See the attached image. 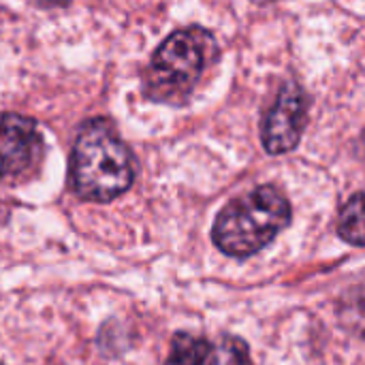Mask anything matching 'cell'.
Here are the masks:
<instances>
[{
  "mask_svg": "<svg viewBox=\"0 0 365 365\" xmlns=\"http://www.w3.org/2000/svg\"><path fill=\"white\" fill-rule=\"evenodd\" d=\"M135 180V160L126 143L105 120L88 122L75 141L71 158L73 190L88 201H111Z\"/></svg>",
  "mask_w": 365,
  "mask_h": 365,
  "instance_id": "obj_1",
  "label": "cell"
},
{
  "mask_svg": "<svg viewBox=\"0 0 365 365\" xmlns=\"http://www.w3.org/2000/svg\"><path fill=\"white\" fill-rule=\"evenodd\" d=\"M291 222V203L274 186H259L233 199L216 218L214 244L229 257H250Z\"/></svg>",
  "mask_w": 365,
  "mask_h": 365,
  "instance_id": "obj_2",
  "label": "cell"
},
{
  "mask_svg": "<svg viewBox=\"0 0 365 365\" xmlns=\"http://www.w3.org/2000/svg\"><path fill=\"white\" fill-rule=\"evenodd\" d=\"M216 56V41L203 28L173 32L154 53L145 73V94L163 103H182Z\"/></svg>",
  "mask_w": 365,
  "mask_h": 365,
  "instance_id": "obj_3",
  "label": "cell"
},
{
  "mask_svg": "<svg viewBox=\"0 0 365 365\" xmlns=\"http://www.w3.org/2000/svg\"><path fill=\"white\" fill-rule=\"evenodd\" d=\"M308 115V96L295 83H287L263 122V145L269 154L291 152L304 133Z\"/></svg>",
  "mask_w": 365,
  "mask_h": 365,
  "instance_id": "obj_4",
  "label": "cell"
},
{
  "mask_svg": "<svg viewBox=\"0 0 365 365\" xmlns=\"http://www.w3.org/2000/svg\"><path fill=\"white\" fill-rule=\"evenodd\" d=\"M41 135L34 120L19 113L0 115V180L24 175L41 154Z\"/></svg>",
  "mask_w": 365,
  "mask_h": 365,
  "instance_id": "obj_5",
  "label": "cell"
},
{
  "mask_svg": "<svg viewBox=\"0 0 365 365\" xmlns=\"http://www.w3.org/2000/svg\"><path fill=\"white\" fill-rule=\"evenodd\" d=\"M210 342L190 334H175L171 340V353L165 365H203L210 357Z\"/></svg>",
  "mask_w": 365,
  "mask_h": 365,
  "instance_id": "obj_6",
  "label": "cell"
},
{
  "mask_svg": "<svg viewBox=\"0 0 365 365\" xmlns=\"http://www.w3.org/2000/svg\"><path fill=\"white\" fill-rule=\"evenodd\" d=\"M364 197L357 192L342 210L338 220V231L342 240H346L353 246H364Z\"/></svg>",
  "mask_w": 365,
  "mask_h": 365,
  "instance_id": "obj_7",
  "label": "cell"
},
{
  "mask_svg": "<svg viewBox=\"0 0 365 365\" xmlns=\"http://www.w3.org/2000/svg\"><path fill=\"white\" fill-rule=\"evenodd\" d=\"M210 364L207 365H252L248 346L240 338H222L214 351H210Z\"/></svg>",
  "mask_w": 365,
  "mask_h": 365,
  "instance_id": "obj_8",
  "label": "cell"
},
{
  "mask_svg": "<svg viewBox=\"0 0 365 365\" xmlns=\"http://www.w3.org/2000/svg\"><path fill=\"white\" fill-rule=\"evenodd\" d=\"M36 2H41L43 6H60V4H66L71 0H36Z\"/></svg>",
  "mask_w": 365,
  "mask_h": 365,
  "instance_id": "obj_9",
  "label": "cell"
}]
</instances>
